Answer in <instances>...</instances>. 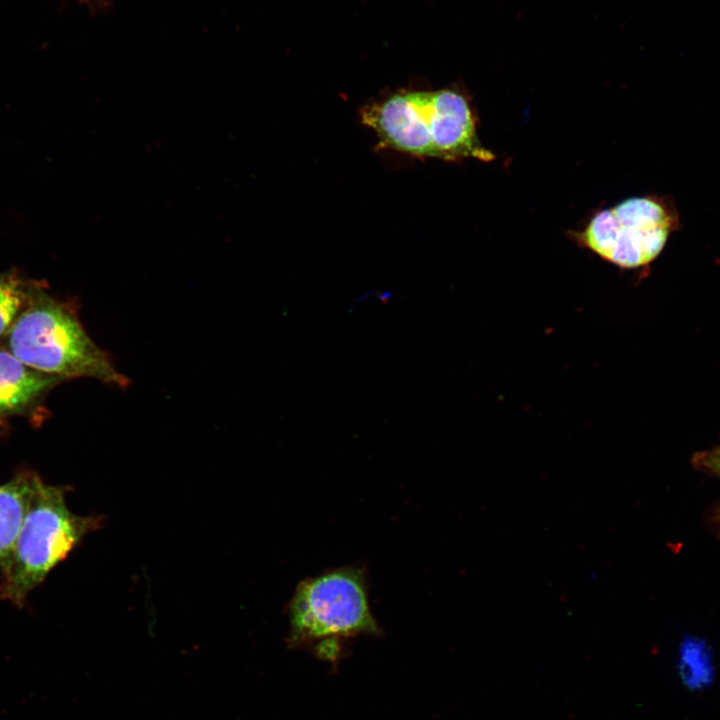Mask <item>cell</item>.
<instances>
[{"mask_svg":"<svg viewBox=\"0 0 720 720\" xmlns=\"http://www.w3.org/2000/svg\"><path fill=\"white\" fill-rule=\"evenodd\" d=\"M360 117L381 149L445 161L495 159L479 140L468 98L456 88L399 91L363 106Z\"/></svg>","mask_w":720,"mask_h":720,"instance_id":"1","label":"cell"},{"mask_svg":"<svg viewBox=\"0 0 720 720\" xmlns=\"http://www.w3.org/2000/svg\"><path fill=\"white\" fill-rule=\"evenodd\" d=\"M5 336V349L25 365L67 378H93L125 388L129 379L88 335L72 303L34 285L25 309Z\"/></svg>","mask_w":720,"mask_h":720,"instance_id":"2","label":"cell"},{"mask_svg":"<svg viewBox=\"0 0 720 720\" xmlns=\"http://www.w3.org/2000/svg\"><path fill=\"white\" fill-rule=\"evenodd\" d=\"M100 521L96 516L71 512L65 488L46 484L36 475L14 548L0 568V599L22 606L28 594Z\"/></svg>","mask_w":720,"mask_h":720,"instance_id":"3","label":"cell"},{"mask_svg":"<svg viewBox=\"0 0 720 720\" xmlns=\"http://www.w3.org/2000/svg\"><path fill=\"white\" fill-rule=\"evenodd\" d=\"M293 644L377 635L364 569L344 566L302 580L287 606Z\"/></svg>","mask_w":720,"mask_h":720,"instance_id":"4","label":"cell"},{"mask_svg":"<svg viewBox=\"0 0 720 720\" xmlns=\"http://www.w3.org/2000/svg\"><path fill=\"white\" fill-rule=\"evenodd\" d=\"M680 216L671 199L658 195L628 198L596 213L573 239L623 269L642 268L664 249Z\"/></svg>","mask_w":720,"mask_h":720,"instance_id":"5","label":"cell"},{"mask_svg":"<svg viewBox=\"0 0 720 720\" xmlns=\"http://www.w3.org/2000/svg\"><path fill=\"white\" fill-rule=\"evenodd\" d=\"M63 380L25 365L0 348V417L25 413Z\"/></svg>","mask_w":720,"mask_h":720,"instance_id":"6","label":"cell"},{"mask_svg":"<svg viewBox=\"0 0 720 720\" xmlns=\"http://www.w3.org/2000/svg\"><path fill=\"white\" fill-rule=\"evenodd\" d=\"M36 474L21 472L0 485V568L9 559L27 513Z\"/></svg>","mask_w":720,"mask_h":720,"instance_id":"7","label":"cell"},{"mask_svg":"<svg viewBox=\"0 0 720 720\" xmlns=\"http://www.w3.org/2000/svg\"><path fill=\"white\" fill-rule=\"evenodd\" d=\"M33 286L16 271L0 276V337L8 332L25 309Z\"/></svg>","mask_w":720,"mask_h":720,"instance_id":"8","label":"cell"},{"mask_svg":"<svg viewBox=\"0 0 720 720\" xmlns=\"http://www.w3.org/2000/svg\"><path fill=\"white\" fill-rule=\"evenodd\" d=\"M691 463L698 471L716 476L720 480V444L694 453ZM712 521L720 535V504L713 513Z\"/></svg>","mask_w":720,"mask_h":720,"instance_id":"9","label":"cell"}]
</instances>
